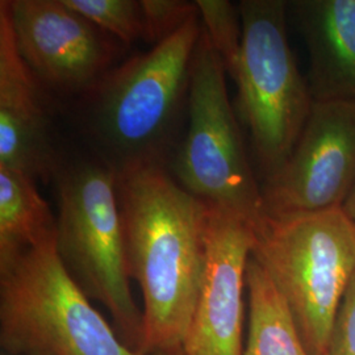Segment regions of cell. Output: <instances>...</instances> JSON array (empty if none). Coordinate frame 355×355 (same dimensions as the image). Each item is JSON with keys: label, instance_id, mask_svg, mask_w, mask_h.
I'll use <instances>...</instances> for the list:
<instances>
[{"label": "cell", "instance_id": "8", "mask_svg": "<svg viewBox=\"0 0 355 355\" xmlns=\"http://www.w3.org/2000/svg\"><path fill=\"white\" fill-rule=\"evenodd\" d=\"M13 37L45 89L83 98L114 67L120 41L64 0H4Z\"/></svg>", "mask_w": 355, "mask_h": 355}, {"label": "cell", "instance_id": "17", "mask_svg": "<svg viewBox=\"0 0 355 355\" xmlns=\"http://www.w3.org/2000/svg\"><path fill=\"white\" fill-rule=\"evenodd\" d=\"M146 41L154 45L173 36L191 17L200 13L196 1L183 0H141Z\"/></svg>", "mask_w": 355, "mask_h": 355}, {"label": "cell", "instance_id": "3", "mask_svg": "<svg viewBox=\"0 0 355 355\" xmlns=\"http://www.w3.org/2000/svg\"><path fill=\"white\" fill-rule=\"evenodd\" d=\"M53 180L58 255L80 290L110 312L123 343L139 353L142 311L129 283L117 175L95 155L61 161Z\"/></svg>", "mask_w": 355, "mask_h": 355}, {"label": "cell", "instance_id": "13", "mask_svg": "<svg viewBox=\"0 0 355 355\" xmlns=\"http://www.w3.org/2000/svg\"><path fill=\"white\" fill-rule=\"evenodd\" d=\"M57 217L26 174L0 167V267L55 234Z\"/></svg>", "mask_w": 355, "mask_h": 355}, {"label": "cell", "instance_id": "18", "mask_svg": "<svg viewBox=\"0 0 355 355\" xmlns=\"http://www.w3.org/2000/svg\"><path fill=\"white\" fill-rule=\"evenodd\" d=\"M325 355H355V275L337 312Z\"/></svg>", "mask_w": 355, "mask_h": 355}, {"label": "cell", "instance_id": "12", "mask_svg": "<svg viewBox=\"0 0 355 355\" xmlns=\"http://www.w3.org/2000/svg\"><path fill=\"white\" fill-rule=\"evenodd\" d=\"M309 54L313 101L355 102V0L290 3Z\"/></svg>", "mask_w": 355, "mask_h": 355}, {"label": "cell", "instance_id": "15", "mask_svg": "<svg viewBox=\"0 0 355 355\" xmlns=\"http://www.w3.org/2000/svg\"><path fill=\"white\" fill-rule=\"evenodd\" d=\"M64 4L80 13L124 44L146 41V26L141 0H64Z\"/></svg>", "mask_w": 355, "mask_h": 355}, {"label": "cell", "instance_id": "14", "mask_svg": "<svg viewBox=\"0 0 355 355\" xmlns=\"http://www.w3.org/2000/svg\"><path fill=\"white\" fill-rule=\"evenodd\" d=\"M249 325L243 355H311L291 309L261 265L246 271Z\"/></svg>", "mask_w": 355, "mask_h": 355}, {"label": "cell", "instance_id": "16", "mask_svg": "<svg viewBox=\"0 0 355 355\" xmlns=\"http://www.w3.org/2000/svg\"><path fill=\"white\" fill-rule=\"evenodd\" d=\"M202 24L220 55L225 71L234 76L242 45V20L239 6L228 0H196Z\"/></svg>", "mask_w": 355, "mask_h": 355}, {"label": "cell", "instance_id": "5", "mask_svg": "<svg viewBox=\"0 0 355 355\" xmlns=\"http://www.w3.org/2000/svg\"><path fill=\"white\" fill-rule=\"evenodd\" d=\"M0 346L10 355H140L71 278L55 234L0 267Z\"/></svg>", "mask_w": 355, "mask_h": 355}, {"label": "cell", "instance_id": "4", "mask_svg": "<svg viewBox=\"0 0 355 355\" xmlns=\"http://www.w3.org/2000/svg\"><path fill=\"white\" fill-rule=\"evenodd\" d=\"M252 258L291 309L311 355H325L355 275V227L343 208L270 216L254 229Z\"/></svg>", "mask_w": 355, "mask_h": 355}, {"label": "cell", "instance_id": "20", "mask_svg": "<svg viewBox=\"0 0 355 355\" xmlns=\"http://www.w3.org/2000/svg\"><path fill=\"white\" fill-rule=\"evenodd\" d=\"M154 355H186V353L183 352L182 347H178V349L167 350V352H161V353H157V354Z\"/></svg>", "mask_w": 355, "mask_h": 355}, {"label": "cell", "instance_id": "2", "mask_svg": "<svg viewBox=\"0 0 355 355\" xmlns=\"http://www.w3.org/2000/svg\"><path fill=\"white\" fill-rule=\"evenodd\" d=\"M202 35L200 13L146 53L114 66L82 98L83 127L114 173L167 167L175 153Z\"/></svg>", "mask_w": 355, "mask_h": 355}, {"label": "cell", "instance_id": "6", "mask_svg": "<svg viewBox=\"0 0 355 355\" xmlns=\"http://www.w3.org/2000/svg\"><path fill=\"white\" fill-rule=\"evenodd\" d=\"M189 127L168 171L208 205L255 227L266 216L262 186L254 174L227 89V71L202 24L189 98Z\"/></svg>", "mask_w": 355, "mask_h": 355}, {"label": "cell", "instance_id": "1", "mask_svg": "<svg viewBox=\"0 0 355 355\" xmlns=\"http://www.w3.org/2000/svg\"><path fill=\"white\" fill-rule=\"evenodd\" d=\"M128 275L140 287V355L182 347L198 303L205 261V203L167 167L116 173Z\"/></svg>", "mask_w": 355, "mask_h": 355}, {"label": "cell", "instance_id": "10", "mask_svg": "<svg viewBox=\"0 0 355 355\" xmlns=\"http://www.w3.org/2000/svg\"><path fill=\"white\" fill-rule=\"evenodd\" d=\"M204 240L203 278L182 349L186 355H243V291L254 227L205 204Z\"/></svg>", "mask_w": 355, "mask_h": 355}, {"label": "cell", "instance_id": "9", "mask_svg": "<svg viewBox=\"0 0 355 355\" xmlns=\"http://www.w3.org/2000/svg\"><path fill=\"white\" fill-rule=\"evenodd\" d=\"M355 184V102L315 101L286 164L265 180L266 215L341 208Z\"/></svg>", "mask_w": 355, "mask_h": 355}, {"label": "cell", "instance_id": "7", "mask_svg": "<svg viewBox=\"0 0 355 355\" xmlns=\"http://www.w3.org/2000/svg\"><path fill=\"white\" fill-rule=\"evenodd\" d=\"M287 1L242 0L241 54L234 76L240 114L265 180L286 164L313 98L287 38Z\"/></svg>", "mask_w": 355, "mask_h": 355}, {"label": "cell", "instance_id": "19", "mask_svg": "<svg viewBox=\"0 0 355 355\" xmlns=\"http://www.w3.org/2000/svg\"><path fill=\"white\" fill-rule=\"evenodd\" d=\"M341 208H343L345 215L349 217V220L354 224L355 227V184L353 186V189L350 191L349 196L346 198V200H345V203L343 204Z\"/></svg>", "mask_w": 355, "mask_h": 355}, {"label": "cell", "instance_id": "11", "mask_svg": "<svg viewBox=\"0 0 355 355\" xmlns=\"http://www.w3.org/2000/svg\"><path fill=\"white\" fill-rule=\"evenodd\" d=\"M61 159L42 86L17 49L6 1H0V167L49 182Z\"/></svg>", "mask_w": 355, "mask_h": 355}]
</instances>
